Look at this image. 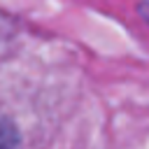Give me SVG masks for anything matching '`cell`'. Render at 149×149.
I'll return each instance as SVG.
<instances>
[{
    "instance_id": "1",
    "label": "cell",
    "mask_w": 149,
    "mask_h": 149,
    "mask_svg": "<svg viewBox=\"0 0 149 149\" xmlns=\"http://www.w3.org/2000/svg\"><path fill=\"white\" fill-rule=\"evenodd\" d=\"M0 149H21V137H19V130L16 126L0 116Z\"/></svg>"
},
{
    "instance_id": "2",
    "label": "cell",
    "mask_w": 149,
    "mask_h": 149,
    "mask_svg": "<svg viewBox=\"0 0 149 149\" xmlns=\"http://www.w3.org/2000/svg\"><path fill=\"white\" fill-rule=\"evenodd\" d=\"M137 14L149 23V0H144V2H140V5H137Z\"/></svg>"
}]
</instances>
